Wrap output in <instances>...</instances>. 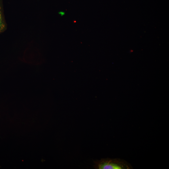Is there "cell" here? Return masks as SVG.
I'll return each instance as SVG.
<instances>
[{"instance_id": "1", "label": "cell", "mask_w": 169, "mask_h": 169, "mask_svg": "<svg viewBox=\"0 0 169 169\" xmlns=\"http://www.w3.org/2000/svg\"><path fill=\"white\" fill-rule=\"evenodd\" d=\"M97 169H130L131 166L125 160L119 159H102L95 162Z\"/></svg>"}, {"instance_id": "2", "label": "cell", "mask_w": 169, "mask_h": 169, "mask_svg": "<svg viewBox=\"0 0 169 169\" xmlns=\"http://www.w3.org/2000/svg\"><path fill=\"white\" fill-rule=\"evenodd\" d=\"M7 28V24L3 13L2 6L0 0V34Z\"/></svg>"}]
</instances>
